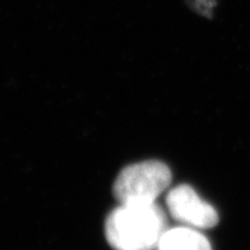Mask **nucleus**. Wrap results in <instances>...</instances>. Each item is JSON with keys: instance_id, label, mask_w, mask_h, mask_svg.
<instances>
[{"instance_id": "nucleus-4", "label": "nucleus", "mask_w": 250, "mask_h": 250, "mask_svg": "<svg viewBox=\"0 0 250 250\" xmlns=\"http://www.w3.org/2000/svg\"><path fill=\"white\" fill-rule=\"evenodd\" d=\"M156 250H212L201 230L188 226L167 229Z\"/></svg>"}, {"instance_id": "nucleus-5", "label": "nucleus", "mask_w": 250, "mask_h": 250, "mask_svg": "<svg viewBox=\"0 0 250 250\" xmlns=\"http://www.w3.org/2000/svg\"><path fill=\"white\" fill-rule=\"evenodd\" d=\"M187 1L191 8H194L202 16L211 17L214 7H216V0H187Z\"/></svg>"}, {"instance_id": "nucleus-3", "label": "nucleus", "mask_w": 250, "mask_h": 250, "mask_svg": "<svg viewBox=\"0 0 250 250\" xmlns=\"http://www.w3.org/2000/svg\"><path fill=\"white\" fill-rule=\"evenodd\" d=\"M166 206L175 221L197 230L212 229L220 220L216 208L203 201L190 185L180 184L170 189Z\"/></svg>"}, {"instance_id": "nucleus-1", "label": "nucleus", "mask_w": 250, "mask_h": 250, "mask_svg": "<svg viewBox=\"0 0 250 250\" xmlns=\"http://www.w3.org/2000/svg\"><path fill=\"white\" fill-rule=\"evenodd\" d=\"M167 230L156 203L120 204L105 221V236L115 250H156Z\"/></svg>"}, {"instance_id": "nucleus-2", "label": "nucleus", "mask_w": 250, "mask_h": 250, "mask_svg": "<svg viewBox=\"0 0 250 250\" xmlns=\"http://www.w3.org/2000/svg\"><path fill=\"white\" fill-rule=\"evenodd\" d=\"M172 181L167 165L156 160L137 162L124 167L112 185V194L120 204L156 203Z\"/></svg>"}]
</instances>
